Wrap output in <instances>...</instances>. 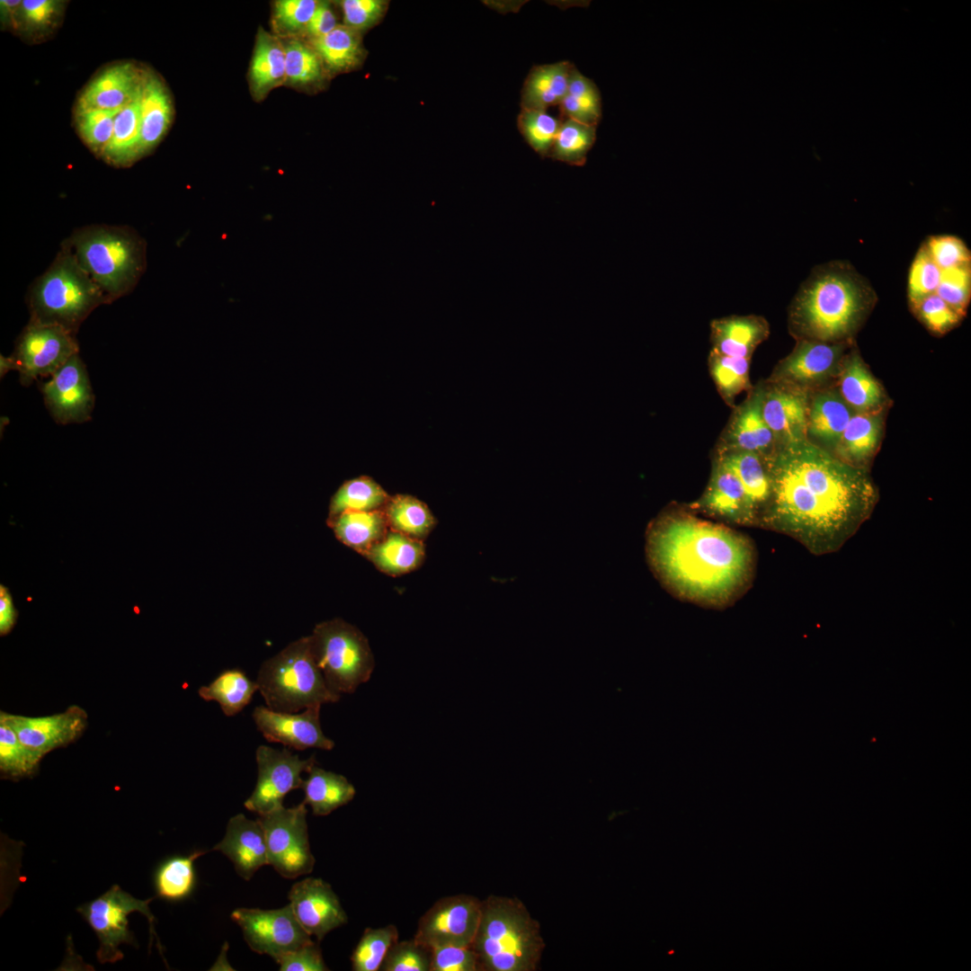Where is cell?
Masks as SVG:
<instances>
[{
    "instance_id": "obj_1",
    "label": "cell",
    "mask_w": 971,
    "mask_h": 971,
    "mask_svg": "<svg viewBox=\"0 0 971 971\" xmlns=\"http://www.w3.org/2000/svg\"><path fill=\"white\" fill-rule=\"evenodd\" d=\"M771 493L759 524L784 533L816 556L840 550L872 514L877 488L865 468L807 439L766 458Z\"/></svg>"
},
{
    "instance_id": "obj_2",
    "label": "cell",
    "mask_w": 971,
    "mask_h": 971,
    "mask_svg": "<svg viewBox=\"0 0 971 971\" xmlns=\"http://www.w3.org/2000/svg\"><path fill=\"white\" fill-rule=\"evenodd\" d=\"M646 553L660 582L679 597L722 606L750 582L754 551L732 529L682 512H665L646 530Z\"/></svg>"
},
{
    "instance_id": "obj_3",
    "label": "cell",
    "mask_w": 971,
    "mask_h": 971,
    "mask_svg": "<svg viewBox=\"0 0 971 971\" xmlns=\"http://www.w3.org/2000/svg\"><path fill=\"white\" fill-rule=\"evenodd\" d=\"M866 278L844 261L816 266L801 284L789 309L799 340L847 343L877 302Z\"/></svg>"
},
{
    "instance_id": "obj_4",
    "label": "cell",
    "mask_w": 971,
    "mask_h": 971,
    "mask_svg": "<svg viewBox=\"0 0 971 971\" xmlns=\"http://www.w3.org/2000/svg\"><path fill=\"white\" fill-rule=\"evenodd\" d=\"M108 304L131 293L147 269V242L133 227L93 224L64 240Z\"/></svg>"
},
{
    "instance_id": "obj_5",
    "label": "cell",
    "mask_w": 971,
    "mask_h": 971,
    "mask_svg": "<svg viewBox=\"0 0 971 971\" xmlns=\"http://www.w3.org/2000/svg\"><path fill=\"white\" fill-rule=\"evenodd\" d=\"M479 971H534L545 948L539 923L516 897L489 895L482 901L472 944Z\"/></svg>"
},
{
    "instance_id": "obj_6",
    "label": "cell",
    "mask_w": 971,
    "mask_h": 971,
    "mask_svg": "<svg viewBox=\"0 0 971 971\" xmlns=\"http://www.w3.org/2000/svg\"><path fill=\"white\" fill-rule=\"evenodd\" d=\"M26 301L29 322L58 325L74 334L95 308L108 304L65 241L50 265L30 286Z\"/></svg>"
},
{
    "instance_id": "obj_7",
    "label": "cell",
    "mask_w": 971,
    "mask_h": 971,
    "mask_svg": "<svg viewBox=\"0 0 971 971\" xmlns=\"http://www.w3.org/2000/svg\"><path fill=\"white\" fill-rule=\"evenodd\" d=\"M255 681L266 707L279 712L296 713L336 702L341 697L328 688L314 658L308 636L290 642L265 660Z\"/></svg>"
},
{
    "instance_id": "obj_8",
    "label": "cell",
    "mask_w": 971,
    "mask_h": 971,
    "mask_svg": "<svg viewBox=\"0 0 971 971\" xmlns=\"http://www.w3.org/2000/svg\"><path fill=\"white\" fill-rule=\"evenodd\" d=\"M308 637L316 663L333 692L353 693L370 680L374 656L359 628L333 619L316 624Z\"/></svg>"
},
{
    "instance_id": "obj_9",
    "label": "cell",
    "mask_w": 971,
    "mask_h": 971,
    "mask_svg": "<svg viewBox=\"0 0 971 971\" xmlns=\"http://www.w3.org/2000/svg\"><path fill=\"white\" fill-rule=\"evenodd\" d=\"M154 898L140 900L122 890L119 885H113L100 896L76 908L99 940L96 957L100 963L121 960L123 953L120 946L123 943L138 948L135 936L129 928V915L131 913H143L149 922L150 934L156 937L155 917L148 907Z\"/></svg>"
},
{
    "instance_id": "obj_10",
    "label": "cell",
    "mask_w": 971,
    "mask_h": 971,
    "mask_svg": "<svg viewBox=\"0 0 971 971\" xmlns=\"http://www.w3.org/2000/svg\"><path fill=\"white\" fill-rule=\"evenodd\" d=\"M307 814L302 802L293 807L281 806L258 817L265 833L269 865L283 877L296 878L314 869Z\"/></svg>"
},
{
    "instance_id": "obj_11",
    "label": "cell",
    "mask_w": 971,
    "mask_h": 971,
    "mask_svg": "<svg viewBox=\"0 0 971 971\" xmlns=\"http://www.w3.org/2000/svg\"><path fill=\"white\" fill-rule=\"evenodd\" d=\"M78 353L76 334L55 325L29 322L17 339L11 356L23 385L52 375Z\"/></svg>"
},
{
    "instance_id": "obj_12",
    "label": "cell",
    "mask_w": 971,
    "mask_h": 971,
    "mask_svg": "<svg viewBox=\"0 0 971 971\" xmlns=\"http://www.w3.org/2000/svg\"><path fill=\"white\" fill-rule=\"evenodd\" d=\"M257 781L245 806L258 815L283 806L284 797L291 790L301 788L302 772H307L316 763L315 754L300 759L290 749L281 750L262 744L255 751Z\"/></svg>"
},
{
    "instance_id": "obj_13",
    "label": "cell",
    "mask_w": 971,
    "mask_h": 971,
    "mask_svg": "<svg viewBox=\"0 0 971 971\" xmlns=\"http://www.w3.org/2000/svg\"><path fill=\"white\" fill-rule=\"evenodd\" d=\"M482 901L469 895L444 896L420 918L414 940L433 949L472 946L481 918Z\"/></svg>"
},
{
    "instance_id": "obj_14",
    "label": "cell",
    "mask_w": 971,
    "mask_h": 971,
    "mask_svg": "<svg viewBox=\"0 0 971 971\" xmlns=\"http://www.w3.org/2000/svg\"><path fill=\"white\" fill-rule=\"evenodd\" d=\"M231 919L241 928L249 948L274 960L312 940L296 919L290 904L280 909L238 908Z\"/></svg>"
},
{
    "instance_id": "obj_15",
    "label": "cell",
    "mask_w": 971,
    "mask_h": 971,
    "mask_svg": "<svg viewBox=\"0 0 971 971\" xmlns=\"http://www.w3.org/2000/svg\"><path fill=\"white\" fill-rule=\"evenodd\" d=\"M44 401L54 419L63 424L90 419L94 394L79 354L72 356L41 386Z\"/></svg>"
},
{
    "instance_id": "obj_16",
    "label": "cell",
    "mask_w": 971,
    "mask_h": 971,
    "mask_svg": "<svg viewBox=\"0 0 971 971\" xmlns=\"http://www.w3.org/2000/svg\"><path fill=\"white\" fill-rule=\"evenodd\" d=\"M20 741L42 759L49 752L76 741L87 726V713L78 706L43 717H26L1 712Z\"/></svg>"
},
{
    "instance_id": "obj_17",
    "label": "cell",
    "mask_w": 971,
    "mask_h": 971,
    "mask_svg": "<svg viewBox=\"0 0 971 971\" xmlns=\"http://www.w3.org/2000/svg\"><path fill=\"white\" fill-rule=\"evenodd\" d=\"M320 708L321 706H314L300 713H285L258 706L254 708L252 717L258 731L269 742L280 743L298 751L307 748L330 751L334 742L322 731Z\"/></svg>"
},
{
    "instance_id": "obj_18",
    "label": "cell",
    "mask_w": 971,
    "mask_h": 971,
    "mask_svg": "<svg viewBox=\"0 0 971 971\" xmlns=\"http://www.w3.org/2000/svg\"><path fill=\"white\" fill-rule=\"evenodd\" d=\"M288 897L299 924L317 941L348 922L337 895L331 885L321 878L307 877L295 883Z\"/></svg>"
},
{
    "instance_id": "obj_19",
    "label": "cell",
    "mask_w": 971,
    "mask_h": 971,
    "mask_svg": "<svg viewBox=\"0 0 971 971\" xmlns=\"http://www.w3.org/2000/svg\"><path fill=\"white\" fill-rule=\"evenodd\" d=\"M145 75L146 69L132 62L110 66L85 85L78 96L76 110H121L140 94Z\"/></svg>"
},
{
    "instance_id": "obj_20",
    "label": "cell",
    "mask_w": 971,
    "mask_h": 971,
    "mask_svg": "<svg viewBox=\"0 0 971 971\" xmlns=\"http://www.w3.org/2000/svg\"><path fill=\"white\" fill-rule=\"evenodd\" d=\"M846 343L800 339L778 366L776 375L785 384L803 387L826 379L841 365Z\"/></svg>"
},
{
    "instance_id": "obj_21",
    "label": "cell",
    "mask_w": 971,
    "mask_h": 971,
    "mask_svg": "<svg viewBox=\"0 0 971 971\" xmlns=\"http://www.w3.org/2000/svg\"><path fill=\"white\" fill-rule=\"evenodd\" d=\"M762 413L775 441L782 445L806 439L807 400L797 387L785 384L762 390Z\"/></svg>"
},
{
    "instance_id": "obj_22",
    "label": "cell",
    "mask_w": 971,
    "mask_h": 971,
    "mask_svg": "<svg viewBox=\"0 0 971 971\" xmlns=\"http://www.w3.org/2000/svg\"><path fill=\"white\" fill-rule=\"evenodd\" d=\"M696 506L715 518L743 526L757 525L758 517L735 474L719 459Z\"/></svg>"
},
{
    "instance_id": "obj_23",
    "label": "cell",
    "mask_w": 971,
    "mask_h": 971,
    "mask_svg": "<svg viewBox=\"0 0 971 971\" xmlns=\"http://www.w3.org/2000/svg\"><path fill=\"white\" fill-rule=\"evenodd\" d=\"M211 851L226 855L237 874L245 880H249L261 867L269 864L261 822L248 819L243 814L229 819L224 838Z\"/></svg>"
},
{
    "instance_id": "obj_24",
    "label": "cell",
    "mask_w": 971,
    "mask_h": 971,
    "mask_svg": "<svg viewBox=\"0 0 971 971\" xmlns=\"http://www.w3.org/2000/svg\"><path fill=\"white\" fill-rule=\"evenodd\" d=\"M173 118L174 104L168 88L159 76L146 69L140 95L139 159L161 142Z\"/></svg>"
},
{
    "instance_id": "obj_25",
    "label": "cell",
    "mask_w": 971,
    "mask_h": 971,
    "mask_svg": "<svg viewBox=\"0 0 971 971\" xmlns=\"http://www.w3.org/2000/svg\"><path fill=\"white\" fill-rule=\"evenodd\" d=\"M769 334V325L758 316H731L711 323V353L751 359Z\"/></svg>"
},
{
    "instance_id": "obj_26",
    "label": "cell",
    "mask_w": 971,
    "mask_h": 971,
    "mask_svg": "<svg viewBox=\"0 0 971 971\" xmlns=\"http://www.w3.org/2000/svg\"><path fill=\"white\" fill-rule=\"evenodd\" d=\"M762 389L757 388L735 411L723 451L742 450L769 456L775 439L762 413Z\"/></svg>"
},
{
    "instance_id": "obj_27",
    "label": "cell",
    "mask_w": 971,
    "mask_h": 971,
    "mask_svg": "<svg viewBox=\"0 0 971 971\" xmlns=\"http://www.w3.org/2000/svg\"><path fill=\"white\" fill-rule=\"evenodd\" d=\"M574 67L566 60L532 67L521 89V110L547 111L559 105L567 94Z\"/></svg>"
},
{
    "instance_id": "obj_28",
    "label": "cell",
    "mask_w": 971,
    "mask_h": 971,
    "mask_svg": "<svg viewBox=\"0 0 971 971\" xmlns=\"http://www.w3.org/2000/svg\"><path fill=\"white\" fill-rule=\"evenodd\" d=\"M364 557L382 573L397 576L410 573L422 565L425 547L423 540L388 530Z\"/></svg>"
},
{
    "instance_id": "obj_29",
    "label": "cell",
    "mask_w": 971,
    "mask_h": 971,
    "mask_svg": "<svg viewBox=\"0 0 971 971\" xmlns=\"http://www.w3.org/2000/svg\"><path fill=\"white\" fill-rule=\"evenodd\" d=\"M719 460L726 466L741 483L748 501L758 517L767 506L771 482L766 458L751 451L730 450L721 452Z\"/></svg>"
},
{
    "instance_id": "obj_30",
    "label": "cell",
    "mask_w": 971,
    "mask_h": 971,
    "mask_svg": "<svg viewBox=\"0 0 971 971\" xmlns=\"http://www.w3.org/2000/svg\"><path fill=\"white\" fill-rule=\"evenodd\" d=\"M882 424V416L877 411L854 414L835 447L836 457L850 465L865 468L878 446Z\"/></svg>"
},
{
    "instance_id": "obj_31",
    "label": "cell",
    "mask_w": 971,
    "mask_h": 971,
    "mask_svg": "<svg viewBox=\"0 0 971 971\" xmlns=\"http://www.w3.org/2000/svg\"><path fill=\"white\" fill-rule=\"evenodd\" d=\"M327 525L338 540L363 557L389 530L382 509L343 512L327 518Z\"/></svg>"
},
{
    "instance_id": "obj_32",
    "label": "cell",
    "mask_w": 971,
    "mask_h": 971,
    "mask_svg": "<svg viewBox=\"0 0 971 971\" xmlns=\"http://www.w3.org/2000/svg\"><path fill=\"white\" fill-rule=\"evenodd\" d=\"M252 92L262 99L286 82L285 49L279 38L260 29L249 71Z\"/></svg>"
},
{
    "instance_id": "obj_33",
    "label": "cell",
    "mask_w": 971,
    "mask_h": 971,
    "mask_svg": "<svg viewBox=\"0 0 971 971\" xmlns=\"http://www.w3.org/2000/svg\"><path fill=\"white\" fill-rule=\"evenodd\" d=\"M303 779V803L308 805L313 815L325 816L350 803L356 793L354 786L343 776L325 771L314 764Z\"/></svg>"
},
{
    "instance_id": "obj_34",
    "label": "cell",
    "mask_w": 971,
    "mask_h": 971,
    "mask_svg": "<svg viewBox=\"0 0 971 971\" xmlns=\"http://www.w3.org/2000/svg\"><path fill=\"white\" fill-rule=\"evenodd\" d=\"M853 414V409L841 395L833 391L822 392L815 396L808 407L807 432L835 449Z\"/></svg>"
},
{
    "instance_id": "obj_35",
    "label": "cell",
    "mask_w": 971,
    "mask_h": 971,
    "mask_svg": "<svg viewBox=\"0 0 971 971\" xmlns=\"http://www.w3.org/2000/svg\"><path fill=\"white\" fill-rule=\"evenodd\" d=\"M841 396L853 409L877 411L884 401L880 384L869 372L857 352H851L842 365Z\"/></svg>"
},
{
    "instance_id": "obj_36",
    "label": "cell",
    "mask_w": 971,
    "mask_h": 971,
    "mask_svg": "<svg viewBox=\"0 0 971 971\" xmlns=\"http://www.w3.org/2000/svg\"><path fill=\"white\" fill-rule=\"evenodd\" d=\"M140 95L115 117L111 138L101 156L113 166L126 167L139 160Z\"/></svg>"
},
{
    "instance_id": "obj_37",
    "label": "cell",
    "mask_w": 971,
    "mask_h": 971,
    "mask_svg": "<svg viewBox=\"0 0 971 971\" xmlns=\"http://www.w3.org/2000/svg\"><path fill=\"white\" fill-rule=\"evenodd\" d=\"M206 852L195 851L189 855H174L161 861L152 877L156 896L170 902L189 897L196 884L194 861Z\"/></svg>"
},
{
    "instance_id": "obj_38",
    "label": "cell",
    "mask_w": 971,
    "mask_h": 971,
    "mask_svg": "<svg viewBox=\"0 0 971 971\" xmlns=\"http://www.w3.org/2000/svg\"><path fill=\"white\" fill-rule=\"evenodd\" d=\"M258 691L256 681L243 670L233 668L221 672L209 684L201 686L199 696L206 701H216L227 717L242 711Z\"/></svg>"
},
{
    "instance_id": "obj_39",
    "label": "cell",
    "mask_w": 971,
    "mask_h": 971,
    "mask_svg": "<svg viewBox=\"0 0 971 971\" xmlns=\"http://www.w3.org/2000/svg\"><path fill=\"white\" fill-rule=\"evenodd\" d=\"M389 530L423 540L436 520L428 506L409 494L390 496L383 507Z\"/></svg>"
},
{
    "instance_id": "obj_40",
    "label": "cell",
    "mask_w": 971,
    "mask_h": 971,
    "mask_svg": "<svg viewBox=\"0 0 971 971\" xmlns=\"http://www.w3.org/2000/svg\"><path fill=\"white\" fill-rule=\"evenodd\" d=\"M562 118L598 126L601 118V101L595 83L574 67L567 94L559 104Z\"/></svg>"
},
{
    "instance_id": "obj_41",
    "label": "cell",
    "mask_w": 971,
    "mask_h": 971,
    "mask_svg": "<svg viewBox=\"0 0 971 971\" xmlns=\"http://www.w3.org/2000/svg\"><path fill=\"white\" fill-rule=\"evenodd\" d=\"M390 496L372 478L361 476L345 481L330 500L328 517L348 511L383 509Z\"/></svg>"
},
{
    "instance_id": "obj_42",
    "label": "cell",
    "mask_w": 971,
    "mask_h": 971,
    "mask_svg": "<svg viewBox=\"0 0 971 971\" xmlns=\"http://www.w3.org/2000/svg\"><path fill=\"white\" fill-rule=\"evenodd\" d=\"M313 45L320 58L334 71L354 67L362 55L357 31L346 25H337L329 33L314 39Z\"/></svg>"
},
{
    "instance_id": "obj_43",
    "label": "cell",
    "mask_w": 971,
    "mask_h": 971,
    "mask_svg": "<svg viewBox=\"0 0 971 971\" xmlns=\"http://www.w3.org/2000/svg\"><path fill=\"white\" fill-rule=\"evenodd\" d=\"M548 157L573 166H583L596 140V126L562 118Z\"/></svg>"
},
{
    "instance_id": "obj_44",
    "label": "cell",
    "mask_w": 971,
    "mask_h": 971,
    "mask_svg": "<svg viewBox=\"0 0 971 971\" xmlns=\"http://www.w3.org/2000/svg\"><path fill=\"white\" fill-rule=\"evenodd\" d=\"M41 759L31 752L0 714V771L2 778L20 779L33 776Z\"/></svg>"
},
{
    "instance_id": "obj_45",
    "label": "cell",
    "mask_w": 971,
    "mask_h": 971,
    "mask_svg": "<svg viewBox=\"0 0 971 971\" xmlns=\"http://www.w3.org/2000/svg\"><path fill=\"white\" fill-rule=\"evenodd\" d=\"M398 940L396 925L364 930L352 956L353 971H379L391 946Z\"/></svg>"
},
{
    "instance_id": "obj_46",
    "label": "cell",
    "mask_w": 971,
    "mask_h": 971,
    "mask_svg": "<svg viewBox=\"0 0 971 971\" xmlns=\"http://www.w3.org/2000/svg\"><path fill=\"white\" fill-rule=\"evenodd\" d=\"M562 120L549 115L547 111L521 110L517 126L528 145L539 156L548 157Z\"/></svg>"
},
{
    "instance_id": "obj_47",
    "label": "cell",
    "mask_w": 971,
    "mask_h": 971,
    "mask_svg": "<svg viewBox=\"0 0 971 971\" xmlns=\"http://www.w3.org/2000/svg\"><path fill=\"white\" fill-rule=\"evenodd\" d=\"M64 3L59 0H22L18 32L32 39L52 32L62 17Z\"/></svg>"
},
{
    "instance_id": "obj_48",
    "label": "cell",
    "mask_w": 971,
    "mask_h": 971,
    "mask_svg": "<svg viewBox=\"0 0 971 971\" xmlns=\"http://www.w3.org/2000/svg\"><path fill=\"white\" fill-rule=\"evenodd\" d=\"M120 111L95 108L75 111L78 134L97 156L101 157L111 138L115 117Z\"/></svg>"
},
{
    "instance_id": "obj_49",
    "label": "cell",
    "mask_w": 971,
    "mask_h": 971,
    "mask_svg": "<svg viewBox=\"0 0 971 971\" xmlns=\"http://www.w3.org/2000/svg\"><path fill=\"white\" fill-rule=\"evenodd\" d=\"M283 45L286 82L292 85H306L320 78L321 58L314 49L296 39H290Z\"/></svg>"
},
{
    "instance_id": "obj_50",
    "label": "cell",
    "mask_w": 971,
    "mask_h": 971,
    "mask_svg": "<svg viewBox=\"0 0 971 971\" xmlns=\"http://www.w3.org/2000/svg\"><path fill=\"white\" fill-rule=\"evenodd\" d=\"M751 359L735 358L710 352L709 368L714 382L722 396L732 401L749 387Z\"/></svg>"
},
{
    "instance_id": "obj_51",
    "label": "cell",
    "mask_w": 971,
    "mask_h": 971,
    "mask_svg": "<svg viewBox=\"0 0 971 971\" xmlns=\"http://www.w3.org/2000/svg\"><path fill=\"white\" fill-rule=\"evenodd\" d=\"M941 270L931 259L923 243L910 267L908 276V300L910 307L923 298L935 293L940 281Z\"/></svg>"
},
{
    "instance_id": "obj_52",
    "label": "cell",
    "mask_w": 971,
    "mask_h": 971,
    "mask_svg": "<svg viewBox=\"0 0 971 971\" xmlns=\"http://www.w3.org/2000/svg\"><path fill=\"white\" fill-rule=\"evenodd\" d=\"M432 949L414 939L396 941L381 965V971H430Z\"/></svg>"
},
{
    "instance_id": "obj_53",
    "label": "cell",
    "mask_w": 971,
    "mask_h": 971,
    "mask_svg": "<svg viewBox=\"0 0 971 971\" xmlns=\"http://www.w3.org/2000/svg\"><path fill=\"white\" fill-rule=\"evenodd\" d=\"M935 293L964 316L971 296V266L942 270Z\"/></svg>"
},
{
    "instance_id": "obj_54",
    "label": "cell",
    "mask_w": 971,
    "mask_h": 971,
    "mask_svg": "<svg viewBox=\"0 0 971 971\" xmlns=\"http://www.w3.org/2000/svg\"><path fill=\"white\" fill-rule=\"evenodd\" d=\"M318 4L315 0L277 1L272 16L277 31L290 35L305 31Z\"/></svg>"
},
{
    "instance_id": "obj_55",
    "label": "cell",
    "mask_w": 971,
    "mask_h": 971,
    "mask_svg": "<svg viewBox=\"0 0 971 971\" xmlns=\"http://www.w3.org/2000/svg\"><path fill=\"white\" fill-rule=\"evenodd\" d=\"M911 309L928 329L939 334L951 330L962 317L936 293L923 298Z\"/></svg>"
},
{
    "instance_id": "obj_56",
    "label": "cell",
    "mask_w": 971,
    "mask_h": 971,
    "mask_svg": "<svg viewBox=\"0 0 971 971\" xmlns=\"http://www.w3.org/2000/svg\"><path fill=\"white\" fill-rule=\"evenodd\" d=\"M924 244L931 259L941 271L971 266L970 251L957 236H932Z\"/></svg>"
},
{
    "instance_id": "obj_57",
    "label": "cell",
    "mask_w": 971,
    "mask_h": 971,
    "mask_svg": "<svg viewBox=\"0 0 971 971\" xmlns=\"http://www.w3.org/2000/svg\"><path fill=\"white\" fill-rule=\"evenodd\" d=\"M430 971H479L473 946L446 945L432 949Z\"/></svg>"
},
{
    "instance_id": "obj_58",
    "label": "cell",
    "mask_w": 971,
    "mask_h": 971,
    "mask_svg": "<svg viewBox=\"0 0 971 971\" xmlns=\"http://www.w3.org/2000/svg\"><path fill=\"white\" fill-rule=\"evenodd\" d=\"M281 971H327L322 950L314 940L290 951L277 959Z\"/></svg>"
},
{
    "instance_id": "obj_59",
    "label": "cell",
    "mask_w": 971,
    "mask_h": 971,
    "mask_svg": "<svg viewBox=\"0 0 971 971\" xmlns=\"http://www.w3.org/2000/svg\"><path fill=\"white\" fill-rule=\"evenodd\" d=\"M386 2L379 0H344L341 2L345 25L355 30L371 26L381 16Z\"/></svg>"
},
{
    "instance_id": "obj_60",
    "label": "cell",
    "mask_w": 971,
    "mask_h": 971,
    "mask_svg": "<svg viewBox=\"0 0 971 971\" xmlns=\"http://www.w3.org/2000/svg\"><path fill=\"white\" fill-rule=\"evenodd\" d=\"M336 26V18L330 5L327 3L319 2L305 31L313 39H316L329 33Z\"/></svg>"
},
{
    "instance_id": "obj_61",
    "label": "cell",
    "mask_w": 971,
    "mask_h": 971,
    "mask_svg": "<svg viewBox=\"0 0 971 971\" xmlns=\"http://www.w3.org/2000/svg\"><path fill=\"white\" fill-rule=\"evenodd\" d=\"M18 612L7 587L0 585V634L7 635L16 623Z\"/></svg>"
},
{
    "instance_id": "obj_62",
    "label": "cell",
    "mask_w": 971,
    "mask_h": 971,
    "mask_svg": "<svg viewBox=\"0 0 971 971\" xmlns=\"http://www.w3.org/2000/svg\"><path fill=\"white\" fill-rule=\"evenodd\" d=\"M21 4V0L0 1V22L2 29L18 32Z\"/></svg>"
}]
</instances>
